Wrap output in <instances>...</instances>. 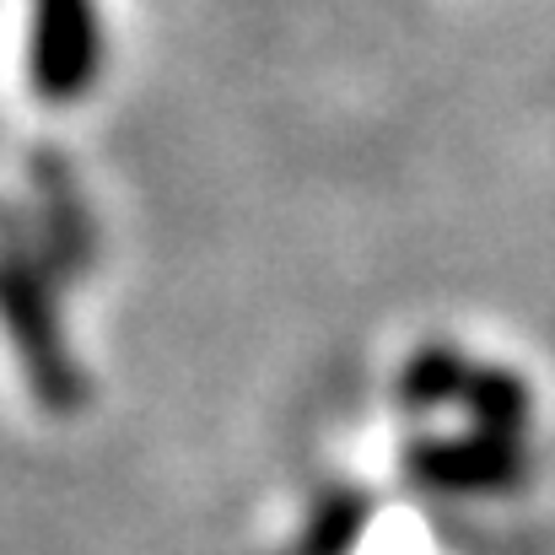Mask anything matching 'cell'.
Segmentation results:
<instances>
[{
	"mask_svg": "<svg viewBox=\"0 0 555 555\" xmlns=\"http://www.w3.org/2000/svg\"><path fill=\"white\" fill-rule=\"evenodd\" d=\"M27 81L43 103H76L103 70V22L92 0H33Z\"/></svg>",
	"mask_w": 555,
	"mask_h": 555,
	"instance_id": "cell-1",
	"label": "cell"
}]
</instances>
